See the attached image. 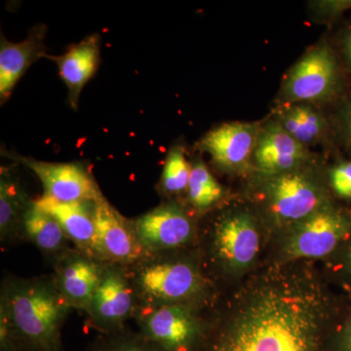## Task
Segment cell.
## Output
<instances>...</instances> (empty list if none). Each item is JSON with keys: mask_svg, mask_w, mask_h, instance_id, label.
Segmentation results:
<instances>
[{"mask_svg": "<svg viewBox=\"0 0 351 351\" xmlns=\"http://www.w3.org/2000/svg\"><path fill=\"white\" fill-rule=\"evenodd\" d=\"M332 195L339 200L351 202V161H343L328 172Z\"/></svg>", "mask_w": 351, "mask_h": 351, "instance_id": "cell-27", "label": "cell"}, {"mask_svg": "<svg viewBox=\"0 0 351 351\" xmlns=\"http://www.w3.org/2000/svg\"><path fill=\"white\" fill-rule=\"evenodd\" d=\"M328 351H351V295H346L343 311L327 346Z\"/></svg>", "mask_w": 351, "mask_h": 351, "instance_id": "cell-26", "label": "cell"}, {"mask_svg": "<svg viewBox=\"0 0 351 351\" xmlns=\"http://www.w3.org/2000/svg\"><path fill=\"white\" fill-rule=\"evenodd\" d=\"M23 233L25 241L36 246L51 265L75 248L56 219L41 210L34 200L25 215Z\"/></svg>", "mask_w": 351, "mask_h": 351, "instance_id": "cell-20", "label": "cell"}, {"mask_svg": "<svg viewBox=\"0 0 351 351\" xmlns=\"http://www.w3.org/2000/svg\"><path fill=\"white\" fill-rule=\"evenodd\" d=\"M97 241L101 262L129 267L144 257L131 219L125 218L101 195L95 201Z\"/></svg>", "mask_w": 351, "mask_h": 351, "instance_id": "cell-12", "label": "cell"}, {"mask_svg": "<svg viewBox=\"0 0 351 351\" xmlns=\"http://www.w3.org/2000/svg\"><path fill=\"white\" fill-rule=\"evenodd\" d=\"M0 351H25L5 307L0 304Z\"/></svg>", "mask_w": 351, "mask_h": 351, "instance_id": "cell-28", "label": "cell"}, {"mask_svg": "<svg viewBox=\"0 0 351 351\" xmlns=\"http://www.w3.org/2000/svg\"><path fill=\"white\" fill-rule=\"evenodd\" d=\"M225 193V189L200 159L191 163L186 196L193 211L206 213L223 200Z\"/></svg>", "mask_w": 351, "mask_h": 351, "instance_id": "cell-22", "label": "cell"}, {"mask_svg": "<svg viewBox=\"0 0 351 351\" xmlns=\"http://www.w3.org/2000/svg\"><path fill=\"white\" fill-rule=\"evenodd\" d=\"M191 171V163L186 159L184 149L180 145L173 147L166 157L158 184L161 195L168 197L186 195Z\"/></svg>", "mask_w": 351, "mask_h": 351, "instance_id": "cell-23", "label": "cell"}, {"mask_svg": "<svg viewBox=\"0 0 351 351\" xmlns=\"http://www.w3.org/2000/svg\"><path fill=\"white\" fill-rule=\"evenodd\" d=\"M337 128L341 140L351 154V97L339 108L337 117Z\"/></svg>", "mask_w": 351, "mask_h": 351, "instance_id": "cell-29", "label": "cell"}, {"mask_svg": "<svg viewBox=\"0 0 351 351\" xmlns=\"http://www.w3.org/2000/svg\"><path fill=\"white\" fill-rule=\"evenodd\" d=\"M34 203L56 219L76 249L101 261L97 241L95 201L60 202L43 195Z\"/></svg>", "mask_w": 351, "mask_h": 351, "instance_id": "cell-16", "label": "cell"}, {"mask_svg": "<svg viewBox=\"0 0 351 351\" xmlns=\"http://www.w3.org/2000/svg\"><path fill=\"white\" fill-rule=\"evenodd\" d=\"M276 120L291 137L307 149L319 144L327 135L326 119L317 108L307 104H294L283 108Z\"/></svg>", "mask_w": 351, "mask_h": 351, "instance_id": "cell-21", "label": "cell"}, {"mask_svg": "<svg viewBox=\"0 0 351 351\" xmlns=\"http://www.w3.org/2000/svg\"><path fill=\"white\" fill-rule=\"evenodd\" d=\"M131 221L145 254L197 247L199 225L179 201H165Z\"/></svg>", "mask_w": 351, "mask_h": 351, "instance_id": "cell-9", "label": "cell"}, {"mask_svg": "<svg viewBox=\"0 0 351 351\" xmlns=\"http://www.w3.org/2000/svg\"><path fill=\"white\" fill-rule=\"evenodd\" d=\"M350 233V208L332 199L311 216L283 230L277 263L329 258Z\"/></svg>", "mask_w": 351, "mask_h": 351, "instance_id": "cell-6", "label": "cell"}, {"mask_svg": "<svg viewBox=\"0 0 351 351\" xmlns=\"http://www.w3.org/2000/svg\"><path fill=\"white\" fill-rule=\"evenodd\" d=\"M127 267L140 307L209 306L219 293L197 247L145 254Z\"/></svg>", "mask_w": 351, "mask_h": 351, "instance_id": "cell-2", "label": "cell"}, {"mask_svg": "<svg viewBox=\"0 0 351 351\" xmlns=\"http://www.w3.org/2000/svg\"><path fill=\"white\" fill-rule=\"evenodd\" d=\"M56 63L59 75L69 90L71 107L77 108L80 94L86 83L93 77L100 62V36H88L80 43L71 46L61 56H49Z\"/></svg>", "mask_w": 351, "mask_h": 351, "instance_id": "cell-18", "label": "cell"}, {"mask_svg": "<svg viewBox=\"0 0 351 351\" xmlns=\"http://www.w3.org/2000/svg\"><path fill=\"white\" fill-rule=\"evenodd\" d=\"M319 6L324 8V13H326L327 15L335 17V16L343 13V11L351 9V0H346V1L319 2Z\"/></svg>", "mask_w": 351, "mask_h": 351, "instance_id": "cell-31", "label": "cell"}, {"mask_svg": "<svg viewBox=\"0 0 351 351\" xmlns=\"http://www.w3.org/2000/svg\"><path fill=\"white\" fill-rule=\"evenodd\" d=\"M258 184V204L263 219L282 232L332 199L328 178L308 165L281 174L261 175Z\"/></svg>", "mask_w": 351, "mask_h": 351, "instance_id": "cell-5", "label": "cell"}, {"mask_svg": "<svg viewBox=\"0 0 351 351\" xmlns=\"http://www.w3.org/2000/svg\"><path fill=\"white\" fill-rule=\"evenodd\" d=\"M0 304L5 307L25 351H64L62 330L73 308L58 290L52 274L6 276Z\"/></svg>", "mask_w": 351, "mask_h": 351, "instance_id": "cell-3", "label": "cell"}, {"mask_svg": "<svg viewBox=\"0 0 351 351\" xmlns=\"http://www.w3.org/2000/svg\"><path fill=\"white\" fill-rule=\"evenodd\" d=\"M346 301L306 263H274L219 294L195 351H328Z\"/></svg>", "mask_w": 351, "mask_h": 351, "instance_id": "cell-1", "label": "cell"}, {"mask_svg": "<svg viewBox=\"0 0 351 351\" xmlns=\"http://www.w3.org/2000/svg\"><path fill=\"white\" fill-rule=\"evenodd\" d=\"M46 27H34L29 36L21 43H13L1 36L0 44V99L1 104L12 93L14 87L27 69L46 54Z\"/></svg>", "mask_w": 351, "mask_h": 351, "instance_id": "cell-17", "label": "cell"}, {"mask_svg": "<svg viewBox=\"0 0 351 351\" xmlns=\"http://www.w3.org/2000/svg\"><path fill=\"white\" fill-rule=\"evenodd\" d=\"M19 179L6 168L0 174V242L5 249L25 242L23 226L32 204Z\"/></svg>", "mask_w": 351, "mask_h": 351, "instance_id": "cell-19", "label": "cell"}, {"mask_svg": "<svg viewBox=\"0 0 351 351\" xmlns=\"http://www.w3.org/2000/svg\"><path fill=\"white\" fill-rule=\"evenodd\" d=\"M309 159V149L274 119L261 128L252 162L261 175H276L304 167Z\"/></svg>", "mask_w": 351, "mask_h": 351, "instance_id": "cell-15", "label": "cell"}, {"mask_svg": "<svg viewBox=\"0 0 351 351\" xmlns=\"http://www.w3.org/2000/svg\"><path fill=\"white\" fill-rule=\"evenodd\" d=\"M85 351H164L138 331L124 328L119 332L99 334Z\"/></svg>", "mask_w": 351, "mask_h": 351, "instance_id": "cell-24", "label": "cell"}, {"mask_svg": "<svg viewBox=\"0 0 351 351\" xmlns=\"http://www.w3.org/2000/svg\"><path fill=\"white\" fill-rule=\"evenodd\" d=\"M339 49H341L343 63L351 75V23L341 32V38H339Z\"/></svg>", "mask_w": 351, "mask_h": 351, "instance_id": "cell-30", "label": "cell"}, {"mask_svg": "<svg viewBox=\"0 0 351 351\" xmlns=\"http://www.w3.org/2000/svg\"><path fill=\"white\" fill-rule=\"evenodd\" d=\"M209 306L168 304L140 307L138 331L164 351H195L204 336Z\"/></svg>", "mask_w": 351, "mask_h": 351, "instance_id": "cell-7", "label": "cell"}, {"mask_svg": "<svg viewBox=\"0 0 351 351\" xmlns=\"http://www.w3.org/2000/svg\"><path fill=\"white\" fill-rule=\"evenodd\" d=\"M138 308L127 267L106 263L100 283L84 311L88 326L99 334L119 332L135 318Z\"/></svg>", "mask_w": 351, "mask_h": 351, "instance_id": "cell-10", "label": "cell"}, {"mask_svg": "<svg viewBox=\"0 0 351 351\" xmlns=\"http://www.w3.org/2000/svg\"><path fill=\"white\" fill-rule=\"evenodd\" d=\"M105 263L76 248L53 263L54 282L71 308L85 311L100 283Z\"/></svg>", "mask_w": 351, "mask_h": 351, "instance_id": "cell-14", "label": "cell"}, {"mask_svg": "<svg viewBox=\"0 0 351 351\" xmlns=\"http://www.w3.org/2000/svg\"><path fill=\"white\" fill-rule=\"evenodd\" d=\"M328 260L332 276L345 288L346 295H351V233L338 251Z\"/></svg>", "mask_w": 351, "mask_h": 351, "instance_id": "cell-25", "label": "cell"}, {"mask_svg": "<svg viewBox=\"0 0 351 351\" xmlns=\"http://www.w3.org/2000/svg\"><path fill=\"white\" fill-rule=\"evenodd\" d=\"M9 158L31 170L38 178L43 195L60 202L96 201L103 195L89 171L80 163H53L10 154Z\"/></svg>", "mask_w": 351, "mask_h": 351, "instance_id": "cell-11", "label": "cell"}, {"mask_svg": "<svg viewBox=\"0 0 351 351\" xmlns=\"http://www.w3.org/2000/svg\"><path fill=\"white\" fill-rule=\"evenodd\" d=\"M260 131L258 123L230 122L208 132L198 145L223 172L241 173L250 167Z\"/></svg>", "mask_w": 351, "mask_h": 351, "instance_id": "cell-13", "label": "cell"}, {"mask_svg": "<svg viewBox=\"0 0 351 351\" xmlns=\"http://www.w3.org/2000/svg\"><path fill=\"white\" fill-rule=\"evenodd\" d=\"M341 63L327 43L307 51L289 71L282 86L286 103L307 104L336 98L343 88Z\"/></svg>", "mask_w": 351, "mask_h": 351, "instance_id": "cell-8", "label": "cell"}, {"mask_svg": "<svg viewBox=\"0 0 351 351\" xmlns=\"http://www.w3.org/2000/svg\"><path fill=\"white\" fill-rule=\"evenodd\" d=\"M197 248L208 276L216 287L221 277L242 276L253 267L260 252L257 217L242 208L219 212L209 225L199 228Z\"/></svg>", "mask_w": 351, "mask_h": 351, "instance_id": "cell-4", "label": "cell"}]
</instances>
